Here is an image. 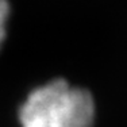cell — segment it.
I'll list each match as a JSON object with an SVG mask.
<instances>
[{"label": "cell", "instance_id": "obj_1", "mask_svg": "<svg viewBox=\"0 0 127 127\" xmlns=\"http://www.w3.org/2000/svg\"><path fill=\"white\" fill-rule=\"evenodd\" d=\"M96 107L87 89L62 78L30 92L19 110L22 127H92Z\"/></svg>", "mask_w": 127, "mask_h": 127}, {"label": "cell", "instance_id": "obj_2", "mask_svg": "<svg viewBox=\"0 0 127 127\" xmlns=\"http://www.w3.org/2000/svg\"><path fill=\"white\" fill-rule=\"evenodd\" d=\"M10 16V4L8 0H0V47L4 42L7 34V20Z\"/></svg>", "mask_w": 127, "mask_h": 127}]
</instances>
